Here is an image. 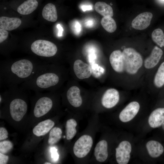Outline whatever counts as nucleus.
I'll return each instance as SVG.
<instances>
[{
  "label": "nucleus",
  "instance_id": "obj_1",
  "mask_svg": "<svg viewBox=\"0 0 164 164\" xmlns=\"http://www.w3.org/2000/svg\"><path fill=\"white\" fill-rule=\"evenodd\" d=\"M49 64L46 61L29 58L2 62L0 64V87L19 86Z\"/></svg>",
  "mask_w": 164,
  "mask_h": 164
},
{
  "label": "nucleus",
  "instance_id": "obj_2",
  "mask_svg": "<svg viewBox=\"0 0 164 164\" xmlns=\"http://www.w3.org/2000/svg\"><path fill=\"white\" fill-rule=\"evenodd\" d=\"M55 67L53 64H49L19 86L25 90L35 92L53 90L60 81V77Z\"/></svg>",
  "mask_w": 164,
  "mask_h": 164
},
{
  "label": "nucleus",
  "instance_id": "obj_3",
  "mask_svg": "<svg viewBox=\"0 0 164 164\" xmlns=\"http://www.w3.org/2000/svg\"><path fill=\"white\" fill-rule=\"evenodd\" d=\"M124 59L125 71L128 73L136 74L143 65L141 55L132 48H127L122 52Z\"/></svg>",
  "mask_w": 164,
  "mask_h": 164
},
{
  "label": "nucleus",
  "instance_id": "obj_4",
  "mask_svg": "<svg viewBox=\"0 0 164 164\" xmlns=\"http://www.w3.org/2000/svg\"><path fill=\"white\" fill-rule=\"evenodd\" d=\"M30 49L35 55L46 59L48 63V59L54 56L58 50L57 46L53 43L43 39L37 40L32 42Z\"/></svg>",
  "mask_w": 164,
  "mask_h": 164
},
{
  "label": "nucleus",
  "instance_id": "obj_5",
  "mask_svg": "<svg viewBox=\"0 0 164 164\" xmlns=\"http://www.w3.org/2000/svg\"><path fill=\"white\" fill-rule=\"evenodd\" d=\"M36 92L37 98L34 105L33 112L36 117L39 118L50 111L53 106V102L50 97V93L44 94L40 92Z\"/></svg>",
  "mask_w": 164,
  "mask_h": 164
},
{
  "label": "nucleus",
  "instance_id": "obj_6",
  "mask_svg": "<svg viewBox=\"0 0 164 164\" xmlns=\"http://www.w3.org/2000/svg\"><path fill=\"white\" fill-rule=\"evenodd\" d=\"M93 144L92 138L88 135H84L80 137L75 142L73 152L78 158L86 156L90 151Z\"/></svg>",
  "mask_w": 164,
  "mask_h": 164
},
{
  "label": "nucleus",
  "instance_id": "obj_7",
  "mask_svg": "<svg viewBox=\"0 0 164 164\" xmlns=\"http://www.w3.org/2000/svg\"><path fill=\"white\" fill-rule=\"evenodd\" d=\"M132 150L131 144L128 141L121 142L116 148L115 156L119 164H127L130 159Z\"/></svg>",
  "mask_w": 164,
  "mask_h": 164
},
{
  "label": "nucleus",
  "instance_id": "obj_8",
  "mask_svg": "<svg viewBox=\"0 0 164 164\" xmlns=\"http://www.w3.org/2000/svg\"><path fill=\"white\" fill-rule=\"evenodd\" d=\"M119 99L118 91L116 89L111 88L107 90L101 98L102 105L107 108H112L118 103Z\"/></svg>",
  "mask_w": 164,
  "mask_h": 164
},
{
  "label": "nucleus",
  "instance_id": "obj_9",
  "mask_svg": "<svg viewBox=\"0 0 164 164\" xmlns=\"http://www.w3.org/2000/svg\"><path fill=\"white\" fill-rule=\"evenodd\" d=\"M140 107V105L137 102L134 101L130 103L120 113V120L124 122L130 121L137 114Z\"/></svg>",
  "mask_w": 164,
  "mask_h": 164
},
{
  "label": "nucleus",
  "instance_id": "obj_10",
  "mask_svg": "<svg viewBox=\"0 0 164 164\" xmlns=\"http://www.w3.org/2000/svg\"><path fill=\"white\" fill-rule=\"evenodd\" d=\"M152 16V14L150 12H145L140 13L133 19L132 26L136 29H145L150 25Z\"/></svg>",
  "mask_w": 164,
  "mask_h": 164
},
{
  "label": "nucleus",
  "instance_id": "obj_11",
  "mask_svg": "<svg viewBox=\"0 0 164 164\" xmlns=\"http://www.w3.org/2000/svg\"><path fill=\"white\" fill-rule=\"evenodd\" d=\"M73 69L76 76L80 79L88 78L92 74L90 66L80 60H76L74 62Z\"/></svg>",
  "mask_w": 164,
  "mask_h": 164
},
{
  "label": "nucleus",
  "instance_id": "obj_12",
  "mask_svg": "<svg viewBox=\"0 0 164 164\" xmlns=\"http://www.w3.org/2000/svg\"><path fill=\"white\" fill-rule=\"evenodd\" d=\"M109 61L112 68L115 72L121 73L125 71L122 53L120 50L113 51L110 55Z\"/></svg>",
  "mask_w": 164,
  "mask_h": 164
},
{
  "label": "nucleus",
  "instance_id": "obj_13",
  "mask_svg": "<svg viewBox=\"0 0 164 164\" xmlns=\"http://www.w3.org/2000/svg\"><path fill=\"white\" fill-rule=\"evenodd\" d=\"M163 53V51L161 49L157 46H155L150 56L144 60L145 68L149 69L154 67L159 62Z\"/></svg>",
  "mask_w": 164,
  "mask_h": 164
},
{
  "label": "nucleus",
  "instance_id": "obj_14",
  "mask_svg": "<svg viewBox=\"0 0 164 164\" xmlns=\"http://www.w3.org/2000/svg\"><path fill=\"white\" fill-rule=\"evenodd\" d=\"M66 97L70 104L74 107H78L82 104L80 90L77 86H73L70 87L67 92Z\"/></svg>",
  "mask_w": 164,
  "mask_h": 164
},
{
  "label": "nucleus",
  "instance_id": "obj_15",
  "mask_svg": "<svg viewBox=\"0 0 164 164\" xmlns=\"http://www.w3.org/2000/svg\"><path fill=\"white\" fill-rule=\"evenodd\" d=\"M148 122L152 128L162 125L164 123V108H159L154 110L149 116Z\"/></svg>",
  "mask_w": 164,
  "mask_h": 164
},
{
  "label": "nucleus",
  "instance_id": "obj_16",
  "mask_svg": "<svg viewBox=\"0 0 164 164\" xmlns=\"http://www.w3.org/2000/svg\"><path fill=\"white\" fill-rule=\"evenodd\" d=\"M94 155L97 160L99 162H103L106 160L108 153L106 141L102 140L97 144L94 149Z\"/></svg>",
  "mask_w": 164,
  "mask_h": 164
},
{
  "label": "nucleus",
  "instance_id": "obj_17",
  "mask_svg": "<svg viewBox=\"0 0 164 164\" xmlns=\"http://www.w3.org/2000/svg\"><path fill=\"white\" fill-rule=\"evenodd\" d=\"M21 24V20L17 18H9L6 16L0 17V28L6 30L11 31L15 29Z\"/></svg>",
  "mask_w": 164,
  "mask_h": 164
},
{
  "label": "nucleus",
  "instance_id": "obj_18",
  "mask_svg": "<svg viewBox=\"0 0 164 164\" xmlns=\"http://www.w3.org/2000/svg\"><path fill=\"white\" fill-rule=\"evenodd\" d=\"M55 123L48 119L40 122L33 128V133L37 136L44 135L48 133L54 125Z\"/></svg>",
  "mask_w": 164,
  "mask_h": 164
},
{
  "label": "nucleus",
  "instance_id": "obj_19",
  "mask_svg": "<svg viewBox=\"0 0 164 164\" xmlns=\"http://www.w3.org/2000/svg\"><path fill=\"white\" fill-rule=\"evenodd\" d=\"M146 147L150 155L152 158H157L161 155L164 152V148L159 142L154 140L148 142Z\"/></svg>",
  "mask_w": 164,
  "mask_h": 164
},
{
  "label": "nucleus",
  "instance_id": "obj_20",
  "mask_svg": "<svg viewBox=\"0 0 164 164\" xmlns=\"http://www.w3.org/2000/svg\"><path fill=\"white\" fill-rule=\"evenodd\" d=\"M42 15L43 18L48 21L56 22L57 19V15L55 5L51 3L46 4L43 9Z\"/></svg>",
  "mask_w": 164,
  "mask_h": 164
},
{
  "label": "nucleus",
  "instance_id": "obj_21",
  "mask_svg": "<svg viewBox=\"0 0 164 164\" xmlns=\"http://www.w3.org/2000/svg\"><path fill=\"white\" fill-rule=\"evenodd\" d=\"M38 4V2L36 0H27L18 7L17 11L21 15H29L35 10Z\"/></svg>",
  "mask_w": 164,
  "mask_h": 164
},
{
  "label": "nucleus",
  "instance_id": "obj_22",
  "mask_svg": "<svg viewBox=\"0 0 164 164\" xmlns=\"http://www.w3.org/2000/svg\"><path fill=\"white\" fill-rule=\"evenodd\" d=\"M95 11L104 17H112L113 15V10L111 7L102 2H98L94 5Z\"/></svg>",
  "mask_w": 164,
  "mask_h": 164
},
{
  "label": "nucleus",
  "instance_id": "obj_23",
  "mask_svg": "<svg viewBox=\"0 0 164 164\" xmlns=\"http://www.w3.org/2000/svg\"><path fill=\"white\" fill-rule=\"evenodd\" d=\"M77 123L76 121L72 118L68 120L66 122V136L67 140L72 139L77 133L76 127Z\"/></svg>",
  "mask_w": 164,
  "mask_h": 164
},
{
  "label": "nucleus",
  "instance_id": "obj_24",
  "mask_svg": "<svg viewBox=\"0 0 164 164\" xmlns=\"http://www.w3.org/2000/svg\"><path fill=\"white\" fill-rule=\"evenodd\" d=\"M101 24L104 29L109 32H113L116 29V22L111 17H103L101 21Z\"/></svg>",
  "mask_w": 164,
  "mask_h": 164
},
{
  "label": "nucleus",
  "instance_id": "obj_25",
  "mask_svg": "<svg viewBox=\"0 0 164 164\" xmlns=\"http://www.w3.org/2000/svg\"><path fill=\"white\" fill-rule=\"evenodd\" d=\"M154 83L157 88H160L164 84V62L159 67L155 75Z\"/></svg>",
  "mask_w": 164,
  "mask_h": 164
},
{
  "label": "nucleus",
  "instance_id": "obj_26",
  "mask_svg": "<svg viewBox=\"0 0 164 164\" xmlns=\"http://www.w3.org/2000/svg\"><path fill=\"white\" fill-rule=\"evenodd\" d=\"M62 133V131L60 128L55 127L52 128L49 135L48 143L52 145L56 143L61 139Z\"/></svg>",
  "mask_w": 164,
  "mask_h": 164
},
{
  "label": "nucleus",
  "instance_id": "obj_27",
  "mask_svg": "<svg viewBox=\"0 0 164 164\" xmlns=\"http://www.w3.org/2000/svg\"><path fill=\"white\" fill-rule=\"evenodd\" d=\"M153 41L157 45L161 47H164V34L160 29H155L152 34Z\"/></svg>",
  "mask_w": 164,
  "mask_h": 164
},
{
  "label": "nucleus",
  "instance_id": "obj_28",
  "mask_svg": "<svg viewBox=\"0 0 164 164\" xmlns=\"http://www.w3.org/2000/svg\"><path fill=\"white\" fill-rule=\"evenodd\" d=\"M13 145L10 141H5L0 142V152L5 154L9 152L12 148Z\"/></svg>",
  "mask_w": 164,
  "mask_h": 164
},
{
  "label": "nucleus",
  "instance_id": "obj_29",
  "mask_svg": "<svg viewBox=\"0 0 164 164\" xmlns=\"http://www.w3.org/2000/svg\"><path fill=\"white\" fill-rule=\"evenodd\" d=\"M9 35L8 32L5 30L0 29V43H1L7 39Z\"/></svg>",
  "mask_w": 164,
  "mask_h": 164
},
{
  "label": "nucleus",
  "instance_id": "obj_30",
  "mask_svg": "<svg viewBox=\"0 0 164 164\" xmlns=\"http://www.w3.org/2000/svg\"><path fill=\"white\" fill-rule=\"evenodd\" d=\"M8 132L7 130L4 128L1 127L0 128V140H2L7 138Z\"/></svg>",
  "mask_w": 164,
  "mask_h": 164
},
{
  "label": "nucleus",
  "instance_id": "obj_31",
  "mask_svg": "<svg viewBox=\"0 0 164 164\" xmlns=\"http://www.w3.org/2000/svg\"><path fill=\"white\" fill-rule=\"evenodd\" d=\"M51 157L53 161H56L59 158V155L57 152V149L55 148H51L50 149Z\"/></svg>",
  "mask_w": 164,
  "mask_h": 164
},
{
  "label": "nucleus",
  "instance_id": "obj_32",
  "mask_svg": "<svg viewBox=\"0 0 164 164\" xmlns=\"http://www.w3.org/2000/svg\"><path fill=\"white\" fill-rule=\"evenodd\" d=\"M9 160V157L4 154L0 153V164H6Z\"/></svg>",
  "mask_w": 164,
  "mask_h": 164
},
{
  "label": "nucleus",
  "instance_id": "obj_33",
  "mask_svg": "<svg viewBox=\"0 0 164 164\" xmlns=\"http://www.w3.org/2000/svg\"><path fill=\"white\" fill-rule=\"evenodd\" d=\"M57 27H58V29L59 30L58 35L59 36H61L62 35V33L63 31V29L60 24H58L57 25Z\"/></svg>",
  "mask_w": 164,
  "mask_h": 164
},
{
  "label": "nucleus",
  "instance_id": "obj_34",
  "mask_svg": "<svg viewBox=\"0 0 164 164\" xmlns=\"http://www.w3.org/2000/svg\"><path fill=\"white\" fill-rule=\"evenodd\" d=\"M92 9L91 6H84L82 7V9L84 11L87 10H91Z\"/></svg>",
  "mask_w": 164,
  "mask_h": 164
},
{
  "label": "nucleus",
  "instance_id": "obj_35",
  "mask_svg": "<svg viewBox=\"0 0 164 164\" xmlns=\"http://www.w3.org/2000/svg\"><path fill=\"white\" fill-rule=\"evenodd\" d=\"M44 164H51V163L48 162H46Z\"/></svg>",
  "mask_w": 164,
  "mask_h": 164
},
{
  "label": "nucleus",
  "instance_id": "obj_36",
  "mask_svg": "<svg viewBox=\"0 0 164 164\" xmlns=\"http://www.w3.org/2000/svg\"><path fill=\"white\" fill-rule=\"evenodd\" d=\"M162 128L164 130V123L162 125Z\"/></svg>",
  "mask_w": 164,
  "mask_h": 164
},
{
  "label": "nucleus",
  "instance_id": "obj_37",
  "mask_svg": "<svg viewBox=\"0 0 164 164\" xmlns=\"http://www.w3.org/2000/svg\"></svg>",
  "mask_w": 164,
  "mask_h": 164
}]
</instances>
